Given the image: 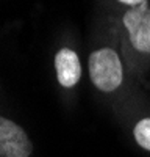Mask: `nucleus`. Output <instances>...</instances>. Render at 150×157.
<instances>
[{
    "mask_svg": "<svg viewBox=\"0 0 150 157\" xmlns=\"http://www.w3.org/2000/svg\"><path fill=\"white\" fill-rule=\"evenodd\" d=\"M89 75L92 83L102 91H114L123 78L122 64L112 49H98L89 57Z\"/></svg>",
    "mask_w": 150,
    "mask_h": 157,
    "instance_id": "obj_1",
    "label": "nucleus"
},
{
    "mask_svg": "<svg viewBox=\"0 0 150 157\" xmlns=\"http://www.w3.org/2000/svg\"><path fill=\"white\" fill-rule=\"evenodd\" d=\"M123 25L128 30L133 47L139 52L150 54V8L144 2L125 13Z\"/></svg>",
    "mask_w": 150,
    "mask_h": 157,
    "instance_id": "obj_2",
    "label": "nucleus"
},
{
    "mask_svg": "<svg viewBox=\"0 0 150 157\" xmlns=\"http://www.w3.org/2000/svg\"><path fill=\"white\" fill-rule=\"evenodd\" d=\"M31 151V141L23 129L0 116V157H30Z\"/></svg>",
    "mask_w": 150,
    "mask_h": 157,
    "instance_id": "obj_3",
    "label": "nucleus"
},
{
    "mask_svg": "<svg viewBox=\"0 0 150 157\" xmlns=\"http://www.w3.org/2000/svg\"><path fill=\"white\" fill-rule=\"evenodd\" d=\"M55 68H56L58 82L66 88L73 86L81 77L80 60H78L77 54L70 49H61L56 54Z\"/></svg>",
    "mask_w": 150,
    "mask_h": 157,
    "instance_id": "obj_4",
    "label": "nucleus"
},
{
    "mask_svg": "<svg viewBox=\"0 0 150 157\" xmlns=\"http://www.w3.org/2000/svg\"><path fill=\"white\" fill-rule=\"evenodd\" d=\"M134 138L141 148L150 151V118L141 120L134 126Z\"/></svg>",
    "mask_w": 150,
    "mask_h": 157,
    "instance_id": "obj_5",
    "label": "nucleus"
},
{
    "mask_svg": "<svg viewBox=\"0 0 150 157\" xmlns=\"http://www.w3.org/2000/svg\"><path fill=\"white\" fill-rule=\"evenodd\" d=\"M119 2L127 3V5H134V6H138V5H141L144 0H119Z\"/></svg>",
    "mask_w": 150,
    "mask_h": 157,
    "instance_id": "obj_6",
    "label": "nucleus"
}]
</instances>
